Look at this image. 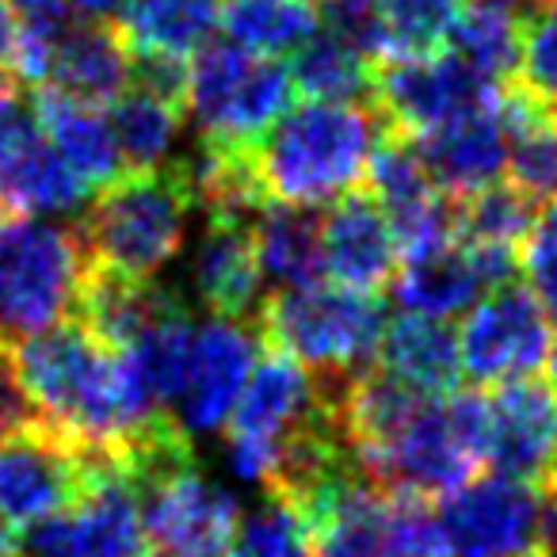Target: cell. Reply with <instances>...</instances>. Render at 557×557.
Wrapping results in <instances>:
<instances>
[{"label":"cell","instance_id":"29","mask_svg":"<svg viewBox=\"0 0 557 557\" xmlns=\"http://www.w3.org/2000/svg\"><path fill=\"white\" fill-rule=\"evenodd\" d=\"M222 27L248 54H295L321 27L318 0H225Z\"/></svg>","mask_w":557,"mask_h":557},{"label":"cell","instance_id":"18","mask_svg":"<svg viewBox=\"0 0 557 557\" xmlns=\"http://www.w3.org/2000/svg\"><path fill=\"white\" fill-rule=\"evenodd\" d=\"M310 557H389V493L351 470L302 516Z\"/></svg>","mask_w":557,"mask_h":557},{"label":"cell","instance_id":"12","mask_svg":"<svg viewBox=\"0 0 557 557\" xmlns=\"http://www.w3.org/2000/svg\"><path fill=\"white\" fill-rule=\"evenodd\" d=\"M260 351L263 336L256 321L210 313V321L195 325L184 386H180L176 401L169 405V417L176 420V428L187 440L214 435L230 424L233 405H237Z\"/></svg>","mask_w":557,"mask_h":557},{"label":"cell","instance_id":"11","mask_svg":"<svg viewBox=\"0 0 557 557\" xmlns=\"http://www.w3.org/2000/svg\"><path fill=\"white\" fill-rule=\"evenodd\" d=\"M504 85L473 73L455 50L428 58H386L374 70V111L397 134H420L496 100Z\"/></svg>","mask_w":557,"mask_h":557},{"label":"cell","instance_id":"26","mask_svg":"<svg viewBox=\"0 0 557 557\" xmlns=\"http://www.w3.org/2000/svg\"><path fill=\"white\" fill-rule=\"evenodd\" d=\"M508 115V184L534 207H557V115L534 103L523 88L504 85Z\"/></svg>","mask_w":557,"mask_h":557},{"label":"cell","instance_id":"13","mask_svg":"<svg viewBox=\"0 0 557 557\" xmlns=\"http://www.w3.org/2000/svg\"><path fill=\"white\" fill-rule=\"evenodd\" d=\"M85 493L81 450L47 424H27L0 440V519L9 527H35L73 508Z\"/></svg>","mask_w":557,"mask_h":557},{"label":"cell","instance_id":"24","mask_svg":"<svg viewBox=\"0 0 557 557\" xmlns=\"http://www.w3.org/2000/svg\"><path fill=\"white\" fill-rule=\"evenodd\" d=\"M252 245L263 278L278 290L313 287L325 278L321 252V214L295 202H263L252 218Z\"/></svg>","mask_w":557,"mask_h":557},{"label":"cell","instance_id":"8","mask_svg":"<svg viewBox=\"0 0 557 557\" xmlns=\"http://www.w3.org/2000/svg\"><path fill=\"white\" fill-rule=\"evenodd\" d=\"M77 450L85 493L73 508L27 527V557H153L123 458L111 450Z\"/></svg>","mask_w":557,"mask_h":557},{"label":"cell","instance_id":"37","mask_svg":"<svg viewBox=\"0 0 557 557\" xmlns=\"http://www.w3.org/2000/svg\"><path fill=\"white\" fill-rule=\"evenodd\" d=\"M519 271L527 275V290L546 310L549 325H557V207L539 214L527 245L519 248Z\"/></svg>","mask_w":557,"mask_h":557},{"label":"cell","instance_id":"43","mask_svg":"<svg viewBox=\"0 0 557 557\" xmlns=\"http://www.w3.org/2000/svg\"><path fill=\"white\" fill-rule=\"evenodd\" d=\"M20 554V539H16V527H9L0 519V557H16Z\"/></svg>","mask_w":557,"mask_h":557},{"label":"cell","instance_id":"46","mask_svg":"<svg viewBox=\"0 0 557 557\" xmlns=\"http://www.w3.org/2000/svg\"><path fill=\"white\" fill-rule=\"evenodd\" d=\"M531 557H549V549H542V554H531Z\"/></svg>","mask_w":557,"mask_h":557},{"label":"cell","instance_id":"44","mask_svg":"<svg viewBox=\"0 0 557 557\" xmlns=\"http://www.w3.org/2000/svg\"><path fill=\"white\" fill-rule=\"evenodd\" d=\"M546 367H549V386L557 389V348L549 351V363H546Z\"/></svg>","mask_w":557,"mask_h":557},{"label":"cell","instance_id":"42","mask_svg":"<svg viewBox=\"0 0 557 557\" xmlns=\"http://www.w3.org/2000/svg\"><path fill=\"white\" fill-rule=\"evenodd\" d=\"M542 496L549 500V531H557V470H549L546 478H542Z\"/></svg>","mask_w":557,"mask_h":557},{"label":"cell","instance_id":"23","mask_svg":"<svg viewBox=\"0 0 557 557\" xmlns=\"http://www.w3.org/2000/svg\"><path fill=\"white\" fill-rule=\"evenodd\" d=\"M379 367L397 382L412 386L424 397H447L462 382V359H458V333L447 321L405 313L386 325L379 341Z\"/></svg>","mask_w":557,"mask_h":557},{"label":"cell","instance_id":"3","mask_svg":"<svg viewBox=\"0 0 557 557\" xmlns=\"http://www.w3.org/2000/svg\"><path fill=\"white\" fill-rule=\"evenodd\" d=\"M256 329L268 348H278L318 379L344 382L359 371H371L379 359L386 306L367 290L313 283L263 298Z\"/></svg>","mask_w":557,"mask_h":557},{"label":"cell","instance_id":"39","mask_svg":"<svg viewBox=\"0 0 557 557\" xmlns=\"http://www.w3.org/2000/svg\"><path fill=\"white\" fill-rule=\"evenodd\" d=\"M35 405L27 401L24 386L16 382V374H12L9 359H0V440H9L12 432H20V428L35 424Z\"/></svg>","mask_w":557,"mask_h":557},{"label":"cell","instance_id":"27","mask_svg":"<svg viewBox=\"0 0 557 557\" xmlns=\"http://www.w3.org/2000/svg\"><path fill=\"white\" fill-rule=\"evenodd\" d=\"M374 70L379 62L367 58L344 35L318 27L290 62V85L313 103H363L374 100Z\"/></svg>","mask_w":557,"mask_h":557},{"label":"cell","instance_id":"45","mask_svg":"<svg viewBox=\"0 0 557 557\" xmlns=\"http://www.w3.org/2000/svg\"><path fill=\"white\" fill-rule=\"evenodd\" d=\"M9 88H12V81H4V77H0V96L9 92Z\"/></svg>","mask_w":557,"mask_h":557},{"label":"cell","instance_id":"38","mask_svg":"<svg viewBox=\"0 0 557 557\" xmlns=\"http://www.w3.org/2000/svg\"><path fill=\"white\" fill-rule=\"evenodd\" d=\"M39 111L35 100H24L20 88L12 85L9 92L0 96V161H9L12 153L27 146V141L39 138Z\"/></svg>","mask_w":557,"mask_h":557},{"label":"cell","instance_id":"25","mask_svg":"<svg viewBox=\"0 0 557 557\" xmlns=\"http://www.w3.org/2000/svg\"><path fill=\"white\" fill-rule=\"evenodd\" d=\"M88 202V184L65 164L50 141L35 138L9 161H0V214L47 218L77 214Z\"/></svg>","mask_w":557,"mask_h":557},{"label":"cell","instance_id":"5","mask_svg":"<svg viewBox=\"0 0 557 557\" xmlns=\"http://www.w3.org/2000/svg\"><path fill=\"white\" fill-rule=\"evenodd\" d=\"M92 268L77 230L42 218H12L0 230V329L20 341L77 313Z\"/></svg>","mask_w":557,"mask_h":557},{"label":"cell","instance_id":"14","mask_svg":"<svg viewBox=\"0 0 557 557\" xmlns=\"http://www.w3.org/2000/svg\"><path fill=\"white\" fill-rule=\"evenodd\" d=\"M488 397V458L496 473L542 485L557 458V389L542 379L493 386Z\"/></svg>","mask_w":557,"mask_h":557},{"label":"cell","instance_id":"2","mask_svg":"<svg viewBox=\"0 0 557 557\" xmlns=\"http://www.w3.org/2000/svg\"><path fill=\"white\" fill-rule=\"evenodd\" d=\"M386 123L363 103L287 108L248 149L271 202L321 207L363 187Z\"/></svg>","mask_w":557,"mask_h":557},{"label":"cell","instance_id":"20","mask_svg":"<svg viewBox=\"0 0 557 557\" xmlns=\"http://www.w3.org/2000/svg\"><path fill=\"white\" fill-rule=\"evenodd\" d=\"M47 85L92 108L115 103L131 88V42L115 20H85L70 24L54 42Z\"/></svg>","mask_w":557,"mask_h":557},{"label":"cell","instance_id":"17","mask_svg":"<svg viewBox=\"0 0 557 557\" xmlns=\"http://www.w3.org/2000/svg\"><path fill=\"white\" fill-rule=\"evenodd\" d=\"M191 290L214 318L256 321L263 302V271L256 260L252 222L245 218H207L187 260Z\"/></svg>","mask_w":557,"mask_h":557},{"label":"cell","instance_id":"32","mask_svg":"<svg viewBox=\"0 0 557 557\" xmlns=\"http://www.w3.org/2000/svg\"><path fill=\"white\" fill-rule=\"evenodd\" d=\"M462 9L466 0H379L382 62L447 50Z\"/></svg>","mask_w":557,"mask_h":557},{"label":"cell","instance_id":"21","mask_svg":"<svg viewBox=\"0 0 557 557\" xmlns=\"http://www.w3.org/2000/svg\"><path fill=\"white\" fill-rule=\"evenodd\" d=\"M481 290H488V278L473 248L458 237L440 248H428V252L405 256L401 271L394 275V295L401 310L435 321L466 313L481 298Z\"/></svg>","mask_w":557,"mask_h":557},{"label":"cell","instance_id":"1","mask_svg":"<svg viewBox=\"0 0 557 557\" xmlns=\"http://www.w3.org/2000/svg\"><path fill=\"white\" fill-rule=\"evenodd\" d=\"M9 367L35 405L39 424L85 450H111L123 458L157 417H164L126 356L103 348L77 318L35 336H20Z\"/></svg>","mask_w":557,"mask_h":557},{"label":"cell","instance_id":"49","mask_svg":"<svg viewBox=\"0 0 557 557\" xmlns=\"http://www.w3.org/2000/svg\"><path fill=\"white\" fill-rule=\"evenodd\" d=\"M0 344H4V341H0Z\"/></svg>","mask_w":557,"mask_h":557},{"label":"cell","instance_id":"48","mask_svg":"<svg viewBox=\"0 0 557 557\" xmlns=\"http://www.w3.org/2000/svg\"><path fill=\"white\" fill-rule=\"evenodd\" d=\"M554 115H557V108H554Z\"/></svg>","mask_w":557,"mask_h":557},{"label":"cell","instance_id":"16","mask_svg":"<svg viewBox=\"0 0 557 557\" xmlns=\"http://www.w3.org/2000/svg\"><path fill=\"white\" fill-rule=\"evenodd\" d=\"M420 149L428 176L443 195L466 199L481 187L496 184L508 161V115H504V88L496 100L435 126L412 138Z\"/></svg>","mask_w":557,"mask_h":557},{"label":"cell","instance_id":"4","mask_svg":"<svg viewBox=\"0 0 557 557\" xmlns=\"http://www.w3.org/2000/svg\"><path fill=\"white\" fill-rule=\"evenodd\" d=\"M191 195L176 164L157 172H126L85 210L77 233L92 268L126 278H153L187 237Z\"/></svg>","mask_w":557,"mask_h":557},{"label":"cell","instance_id":"15","mask_svg":"<svg viewBox=\"0 0 557 557\" xmlns=\"http://www.w3.org/2000/svg\"><path fill=\"white\" fill-rule=\"evenodd\" d=\"M321 252H325V275L341 287L379 295L389 287L401 263L394 225L367 187L341 195L321 214Z\"/></svg>","mask_w":557,"mask_h":557},{"label":"cell","instance_id":"19","mask_svg":"<svg viewBox=\"0 0 557 557\" xmlns=\"http://www.w3.org/2000/svg\"><path fill=\"white\" fill-rule=\"evenodd\" d=\"M184 298L172 287H161L153 278H126L115 271L88 268L85 287L77 298L73 318L111 351H126L169 313L184 310Z\"/></svg>","mask_w":557,"mask_h":557},{"label":"cell","instance_id":"22","mask_svg":"<svg viewBox=\"0 0 557 557\" xmlns=\"http://www.w3.org/2000/svg\"><path fill=\"white\" fill-rule=\"evenodd\" d=\"M35 111H39V126L47 131L50 146L65 157V164L88 187L92 184L108 187L119 176H126L111 119L100 108H92L85 100H73V96H62L54 88H39Z\"/></svg>","mask_w":557,"mask_h":557},{"label":"cell","instance_id":"9","mask_svg":"<svg viewBox=\"0 0 557 557\" xmlns=\"http://www.w3.org/2000/svg\"><path fill=\"white\" fill-rule=\"evenodd\" d=\"M440 527L447 557H531L549 549V508L531 481L473 473L443 496Z\"/></svg>","mask_w":557,"mask_h":557},{"label":"cell","instance_id":"47","mask_svg":"<svg viewBox=\"0 0 557 557\" xmlns=\"http://www.w3.org/2000/svg\"><path fill=\"white\" fill-rule=\"evenodd\" d=\"M0 230H4V214H0Z\"/></svg>","mask_w":557,"mask_h":557},{"label":"cell","instance_id":"33","mask_svg":"<svg viewBox=\"0 0 557 557\" xmlns=\"http://www.w3.org/2000/svg\"><path fill=\"white\" fill-rule=\"evenodd\" d=\"M519 24L523 16L466 4L450 35L455 54L493 85H511L519 70Z\"/></svg>","mask_w":557,"mask_h":557},{"label":"cell","instance_id":"34","mask_svg":"<svg viewBox=\"0 0 557 557\" xmlns=\"http://www.w3.org/2000/svg\"><path fill=\"white\" fill-rule=\"evenodd\" d=\"M230 557H310V531L283 496L268 493L240 511Z\"/></svg>","mask_w":557,"mask_h":557},{"label":"cell","instance_id":"30","mask_svg":"<svg viewBox=\"0 0 557 557\" xmlns=\"http://www.w3.org/2000/svg\"><path fill=\"white\" fill-rule=\"evenodd\" d=\"M111 131H115L126 172L169 169L176 161L180 134H184V108L126 88L111 111Z\"/></svg>","mask_w":557,"mask_h":557},{"label":"cell","instance_id":"6","mask_svg":"<svg viewBox=\"0 0 557 557\" xmlns=\"http://www.w3.org/2000/svg\"><path fill=\"white\" fill-rule=\"evenodd\" d=\"M333 394L336 382L318 379L302 363L263 344L225 424V466L233 478L245 485H268L283 443L318 420L333 405Z\"/></svg>","mask_w":557,"mask_h":557},{"label":"cell","instance_id":"28","mask_svg":"<svg viewBox=\"0 0 557 557\" xmlns=\"http://www.w3.org/2000/svg\"><path fill=\"white\" fill-rule=\"evenodd\" d=\"M225 0H123L119 32L131 50H161L187 58L222 24Z\"/></svg>","mask_w":557,"mask_h":557},{"label":"cell","instance_id":"40","mask_svg":"<svg viewBox=\"0 0 557 557\" xmlns=\"http://www.w3.org/2000/svg\"><path fill=\"white\" fill-rule=\"evenodd\" d=\"M16 32H20V20L16 12L0 0V65L12 62V47H16Z\"/></svg>","mask_w":557,"mask_h":557},{"label":"cell","instance_id":"36","mask_svg":"<svg viewBox=\"0 0 557 557\" xmlns=\"http://www.w3.org/2000/svg\"><path fill=\"white\" fill-rule=\"evenodd\" d=\"M389 557H447L440 511L417 493H389Z\"/></svg>","mask_w":557,"mask_h":557},{"label":"cell","instance_id":"7","mask_svg":"<svg viewBox=\"0 0 557 557\" xmlns=\"http://www.w3.org/2000/svg\"><path fill=\"white\" fill-rule=\"evenodd\" d=\"M287 65L248 54L233 42L199 47L187 62V103L199 141L222 149H252L256 138L290 108Z\"/></svg>","mask_w":557,"mask_h":557},{"label":"cell","instance_id":"10","mask_svg":"<svg viewBox=\"0 0 557 557\" xmlns=\"http://www.w3.org/2000/svg\"><path fill=\"white\" fill-rule=\"evenodd\" d=\"M554 325L539 298L519 283L493 287L478 306H470L458 329V359L462 374L478 386L531 379L549 363Z\"/></svg>","mask_w":557,"mask_h":557},{"label":"cell","instance_id":"41","mask_svg":"<svg viewBox=\"0 0 557 557\" xmlns=\"http://www.w3.org/2000/svg\"><path fill=\"white\" fill-rule=\"evenodd\" d=\"M70 9L81 12L85 20H111L123 9V0H70Z\"/></svg>","mask_w":557,"mask_h":557},{"label":"cell","instance_id":"31","mask_svg":"<svg viewBox=\"0 0 557 557\" xmlns=\"http://www.w3.org/2000/svg\"><path fill=\"white\" fill-rule=\"evenodd\" d=\"M542 210L511 184H488L481 191L455 199V237L466 245H488L519 252L531 237Z\"/></svg>","mask_w":557,"mask_h":557},{"label":"cell","instance_id":"35","mask_svg":"<svg viewBox=\"0 0 557 557\" xmlns=\"http://www.w3.org/2000/svg\"><path fill=\"white\" fill-rule=\"evenodd\" d=\"M516 88L534 103L557 108V0H534L519 24V70Z\"/></svg>","mask_w":557,"mask_h":557}]
</instances>
